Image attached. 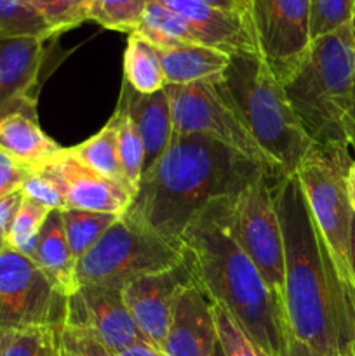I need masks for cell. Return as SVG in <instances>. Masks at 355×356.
Returning a JSON list of instances; mask_svg holds the SVG:
<instances>
[{
    "mask_svg": "<svg viewBox=\"0 0 355 356\" xmlns=\"http://www.w3.org/2000/svg\"><path fill=\"white\" fill-rule=\"evenodd\" d=\"M261 177L270 176L219 141L173 132L164 155L143 172L122 219L180 249L184 228L200 209L235 197Z\"/></svg>",
    "mask_w": 355,
    "mask_h": 356,
    "instance_id": "6da1fadb",
    "label": "cell"
},
{
    "mask_svg": "<svg viewBox=\"0 0 355 356\" xmlns=\"http://www.w3.org/2000/svg\"><path fill=\"white\" fill-rule=\"evenodd\" d=\"M232 202L233 197L216 198L191 218L180 240L181 257L212 302L223 306L265 355L281 356L291 337L284 305L237 240Z\"/></svg>",
    "mask_w": 355,
    "mask_h": 356,
    "instance_id": "7a4b0ae2",
    "label": "cell"
},
{
    "mask_svg": "<svg viewBox=\"0 0 355 356\" xmlns=\"http://www.w3.org/2000/svg\"><path fill=\"white\" fill-rule=\"evenodd\" d=\"M271 195L284 242V308L291 337L322 353L345 356L331 294L329 250L298 174L271 179Z\"/></svg>",
    "mask_w": 355,
    "mask_h": 356,
    "instance_id": "3957f363",
    "label": "cell"
},
{
    "mask_svg": "<svg viewBox=\"0 0 355 356\" xmlns=\"http://www.w3.org/2000/svg\"><path fill=\"white\" fill-rule=\"evenodd\" d=\"M282 86L313 146L350 148L347 125L355 89L352 23L313 38Z\"/></svg>",
    "mask_w": 355,
    "mask_h": 356,
    "instance_id": "277c9868",
    "label": "cell"
},
{
    "mask_svg": "<svg viewBox=\"0 0 355 356\" xmlns=\"http://www.w3.org/2000/svg\"><path fill=\"white\" fill-rule=\"evenodd\" d=\"M218 89L281 176L298 172L313 143L303 131L284 86L261 54H232Z\"/></svg>",
    "mask_w": 355,
    "mask_h": 356,
    "instance_id": "5b68a950",
    "label": "cell"
},
{
    "mask_svg": "<svg viewBox=\"0 0 355 356\" xmlns=\"http://www.w3.org/2000/svg\"><path fill=\"white\" fill-rule=\"evenodd\" d=\"M355 156L350 148L313 146L298 169L312 218L329 250L338 278L347 291L355 292L350 266L352 205L348 200L347 174Z\"/></svg>",
    "mask_w": 355,
    "mask_h": 356,
    "instance_id": "8992f818",
    "label": "cell"
},
{
    "mask_svg": "<svg viewBox=\"0 0 355 356\" xmlns=\"http://www.w3.org/2000/svg\"><path fill=\"white\" fill-rule=\"evenodd\" d=\"M183 263L181 250L160 236L129 225L120 218L100 242L77 261L79 285L120 291L148 275L167 271Z\"/></svg>",
    "mask_w": 355,
    "mask_h": 356,
    "instance_id": "52a82bcc",
    "label": "cell"
},
{
    "mask_svg": "<svg viewBox=\"0 0 355 356\" xmlns=\"http://www.w3.org/2000/svg\"><path fill=\"white\" fill-rule=\"evenodd\" d=\"M164 90L169 97L173 129L176 134L211 138L260 165L271 179L281 176L277 165L258 146L239 115L221 96L218 86H166Z\"/></svg>",
    "mask_w": 355,
    "mask_h": 356,
    "instance_id": "ba28073f",
    "label": "cell"
},
{
    "mask_svg": "<svg viewBox=\"0 0 355 356\" xmlns=\"http://www.w3.org/2000/svg\"><path fill=\"white\" fill-rule=\"evenodd\" d=\"M232 219L239 243L268 289L284 305V242L271 195V177L254 181L233 197Z\"/></svg>",
    "mask_w": 355,
    "mask_h": 356,
    "instance_id": "9c48e42d",
    "label": "cell"
},
{
    "mask_svg": "<svg viewBox=\"0 0 355 356\" xmlns=\"http://www.w3.org/2000/svg\"><path fill=\"white\" fill-rule=\"evenodd\" d=\"M66 296L26 256L0 252V329L63 327Z\"/></svg>",
    "mask_w": 355,
    "mask_h": 356,
    "instance_id": "30bf717a",
    "label": "cell"
},
{
    "mask_svg": "<svg viewBox=\"0 0 355 356\" xmlns=\"http://www.w3.org/2000/svg\"><path fill=\"white\" fill-rule=\"evenodd\" d=\"M247 13L261 58L282 82L312 42L310 0H247Z\"/></svg>",
    "mask_w": 355,
    "mask_h": 356,
    "instance_id": "8fae6325",
    "label": "cell"
},
{
    "mask_svg": "<svg viewBox=\"0 0 355 356\" xmlns=\"http://www.w3.org/2000/svg\"><path fill=\"white\" fill-rule=\"evenodd\" d=\"M65 325L93 334L115 353L145 341L125 308L122 292L100 285H79L66 298Z\"/></svg>",
    "mask_w": 355,
    "mask_h": 356,
    "instance_id": "7c38bea8",
    "label": "cell"
},
{
    "mask_svg": "<svg viewBox=\"0 0 355 356\" xmlns=\"http://www.w3.org/2000/svg\"><path fill=\"white\" fill-rule=\"evenodd\" d=\"M194 277L184 263L167 271L148 275L122 289V299L146 343L162 351L174 302Z\"/></svg>",
    "mask_w": 355,
    "mask_h": 356,
    "instance_id": "4fadbf2b",
    "label": "cell"
},
{
    "mask_svg": "<svg viewBox=\"0 0 355 356\" xmlns=\"http://www.w3.org/2000/svg\"><path fill=\"white\" fill-rule=\"evenodd\" d=\"M45 40L31 35L0 37V118L13 113L37 118L35 89Z\"/></svg>",
    "mask_w": 355,
    "mask_h": 356,
    "instance_id": "5bb4252c",
    "label": "cell"
},
{
    "mask_svg": "<svg viewBox=\"0 0 355 356\" xmlns=\"http://www.w3.org/2000/svg\"><path fill=\"white\" fill-rule=\"evenodd\" d=\"M59 186L66 209L122 216L132 197L125 188L104 179L63 149L51 163L40 169Z\"/></svg>",
    "mask_w": 355,
    "mask_h": 356,
    "instance_id": "9a60e30c",
    "label": "cell"
},
{
    "mask_svg": "<svg viewBox=\"0 0 355 356\" xmlns=\"http://www.w3.org/2000/svg\"><path fill=\"white\" fill-rule=\"evenodd\" d=\"M218 344L214 302L194 280L174 302L162 353L164 356H211Z\"/></svg>",
    "mask_w": 355,
    "mask_h": 356,
    "instance_id": "2e32d148",
    "label": "cell"
},
{
    "mask_svg": "<svg viewBox=\"0 0 355 356\" xmlns=\"http://www.w3.org/2000/svg\"><path fill=\"white\" fill-rule=\"evenodd\" d=\"M187 19L200 42L226 54H260L256 37L247 16L218 9L202 0H157Z\"/></svg>",
    "mask_w": 355,
    "mask_h": 356,
    "instance_id": "e0dca14e",
    "label": "cell"
},
{
    "mask_svg": "<svg viewBox=\"0 0 355 356\" xmlns=\"http://www.w3.org/2000/svg\"><path fill=\"white\" fill-rule=\"evenodd\" d=\"M118 104L125 108L138 129L145 148V170L150 169L164 155L173 139L169 97L164 89L153 94H138L124 82Z\"/></svg>",
    "mask_w": 355,
    "mask_h": 356,
    "instance_id": "ac0fdd59",
    "label": "cell"
},
{
    "mask_svg": "<svg viewBox=\"0 0 355 356\" xmlns=\"http://www.w3.org/2000/svg\"><path fill=\"white\" fill-rule=\"evenodd\" d=\"M166 86H218L225 76L232 56L207 45H180L157 49Z\"/></svg>",
    "mask_w": 355,
    "mask_h": 356,
    "instance_id": "d6986e66",
    "label": "cell"
},
{
    "mask_svg": "<svg viewBox=\"0 0 355 356\" xmlns=\"http://www.w3.org/2000/svg\"><path fill=\"white\" fill-rule=\"evenodd\" d=\"M65 148L56 145L37 124V118L13 113L0 118V152L30 170L44 169Z\"/></svg>",
    "mask_w": 355,
    "mask_h": 356,
    "instance_id": "ffe728a7",
    "label": "cell"
},
{
    "mask_svg": "<svg viewBox=\"0 0 355 356\" xmlns=\"http://www.w3.org/2000/svg\"><path fill=\"white\" fill-rule=\"evenodd\" d=\"M31 261L66 298L79 289V282L75 277L77 263L66 240L61 211L49 212L38 235L37 250Z\"/></svg>",
    "mask_w": 355,
    "mask_h": 356,
    "instance_id": "44dd1931",
    "label": "cell"
},
{
    "mask_svg": "<svg viewBox=\"0 0 355 356\" xmlns=\"http://www.w3.org/2000/svg\"><path fill=\"white\" fill-rule=\"evenodd\" d=\"M132 33H138L155 49H171L195 44L204 45L183 16L171 10L169 7L162 6L157 0H150L141 24Z\"/></svg>",
    "mask_w": 355,
    "mask_h": 356,
    "instance_id": "7402d4cb",
    "label": "cell"
},
{
    "mask_svg": "<svg viewBox=\"0 0 355 356\" xmlns=\"http://www.w3.org/2000/svg\"><path fill=\"white\" fill-rule=\"evenodd\" d=\"M68 152L80 163L89 167L90 170H94L100 176H103L104 179L113 181V183L120 184L122 188L127 190L124 172H122L120 159H118L117 118L115 117H111L110 122L97 134H94L87 141L80 143V145L73 146V148H68Z\"/></svg>",
    "mask_w": 355,
    "mask_h": 356,
    "instance_id": "603a6c76",
    "label": "cell"
},
{
    "mask_svg": "<svg viewBox=\"0 0 355 356\" xmlns=\"http://www.w3.org/2000/svg\"><path fill=\"white\" fill-rule=\"evenodd\" d=\"M124 82L138 94H153L166 87L157 49L138 33H129L124 54Z\"/></svg>",
    "mask_w": 355,
    "mask_h": 356,
    "instance_id": "cb8c5ba5",
    "label": "cell"
},
{
    "mask_svg": "<svg viewBox=\"0 0 355 356\" xmlns=\"http://www.w3.org/2000/svg\"><path fill=\"white\" fill-rule=\"evenodd\" d=\"M120 216L104 214V212H87L77 209H63L61 219L65 226L66 240L72 250L73 259L77 261L86 256L101 236L108 232Z\"/></svg>",
    "mask_w": 355,
    "mask_h": 356,
    "instance_id": "d4e9b609",
    "label": "cell"
},
{
    "mask_svg": "<svg viewBox=\"0 0 355 356\" xmlns=\"http://www.w3.org/2000/svg\"><path fill=\"white\" fill-rule=\"evenodd\" d=\"M113 117L117 118L118 159H120L122 172H124L129 193L134 197L139 190L143 170H145V148H143L134 122L122 104H118Z\"/></svg>",
    "mask_w": 355,
    "mask_h": 356,
    "instance_id": "484cf974",
    "label": "cell"
},
{
    "mask_svg": "<svg viewBox=\"0 0 355 356\" xmlns=\"http://www.w3.org/2000/svg\"><path fill=\"white\" fill-rule=\"evenodd\" d=\"M61 327L0 329V356H59Z\"/></svg>",
    "mask_w": 355,
    "mask_h": 356,
    "instance_id": "4316f807",
    "label": "cell"
},
{
    "mask_svg": "<svg viewBox=\"0 0 355 356\" xmlns=\"http://www.w3.org/2000/svg\"><path fill=\"white\" fill-rule=\"evenodd\" d=\"M49 212H51V209L44 207V205L37 204L35 200L23 195L16 218H14L9 233L6 236L7 249L33 259L38 235H40V229L47 219Z\"/></svg>",
    "mask_w": 355,
    "mask_h": 356,
    "instance_id": "83f0119b",
    "label": "cell"
},
{
    "mask_svg": "<svg viewBox=\"0 0 355 356\" xmlns=\"http://www.w3.org/2000/svg\"><path fill=\"white\" fill-rule=\"evenodd\" d=\"M150 0H90L87 6V19L94 21L106 30H138Z\"/></svg>",
    "mask_w": 355,
    "mask_h": 356,
    "instance_id": "f1b7e54d",
    "label": "cell"
},
{
    "mask_svg": "<svg viewBox=\"0 0 355 356\" xmlns=\"http://www.w3.org/2000/svg\"><path fill=\"white\" fill-rule=\"evenodd\" d=\"M54 37L56 31L23 0H0V37Z\"/></svg>",
    "mask_w": 355,
    "mask_h": 356,
    "instance_id": "f546056e",
    "label": "cell"
},
{
    "mask_svg": "<svg viewBox=\"0 0 355 356\" xmlns=\"http://www.w3.org/2000/svg\"><path fill=\"white\" fill-rule=\"evenodd\" d=\"M355 0H310V37L317 38L352 23Z\"/></svg>",
    "mask_w": 355,
    "mask_h": 356,
    "instance_id": "4dcf8cb0",
    "label": "cell"
},
{
    "mask_svg": "<svg viewBox=\"0 0 355 356\" xmlns=\"http://www.w3.org/2000/svg\"><path fill=\"white\" fill-rule=\"evenodd\" d=\"M214 320L225 356H267L247 337L235 318L223 306L214 305Z\"/></svg>",
    "mask_w": 355,
    "mask_h": 356,
    "instance_id": "1f68e13d",
    "label": "cell"
},
{
    "mask_svg": "<svg viewBox=\"0 0 355 356\" xmlns=\"http://www.w3.org/2000/svg\"><path fill=\"white\" fill-rule=\"evenodd\" d=\"M31 10L38 14L56 35L75 28L87 21L86 10L73 0H23Z\"/></svg>",
    "mask_w": 355,
    "mask_h": 356,
    "instance_id": "d6a6232c",
    "label": "cell"
},
{
    "mask_svg": "<svg viewBox=\"0 0 355 356\" xmlns=\"http://www.w3.org/2000/svg\"><path fill=\"white\" fill-rule=\"evenodd\" d=\"M59 356H117V353L93 334L63 325L59 330Z\"/></svg>",
    "mask_w": 355,
    "mask_h": 356,
    "instance_id": "836d02e7",
    "label": "cell"
},
{
    "mask_svg": "<svg viewBox=\"0 0 355 356\" xmlns=\"http://www.w3.org/2000/svg\"><path fill=\"white\" fill-rule=\"evenodd\" d=\"M21 191H23L24 197L31 198L37 204L51 209V211H63V209H66L65 197H63L59 186L42 170L31 174L26 179V183L23 184Z\"/></svg>",
    "mask_w": 355,
    "mask_h": 356,
    "instance_id": "e575fe53",
    "label": "cell"
},
{
    "mask_svg": "<svg viewBox=\"0 0 355 356\" xmlns=\"http://www.w3.org/2000/svg\"><path fill=\"white\" fill-rule=\"evenodd\" d=\"M33 172H37V170H30L19 165L10 156L0 152V198L14 193V191H19Z\"/></svg>",
    "mask_w": 355,
    "mask_h": 356,
    "instance_id": "d590c367",
    "label": "cell"
},
{
    "mask_svg": "<svg viewBox=\"0 0 355 356\" xmlns=\"http://www.w3.org/2000/svg\"><path fill=\"white\" fill-rule=\"evenodd\" d=\"M21 200H23V191L21 190L0 198V236L2 238H6L7 233H9L10 225H13L17 209L21 205Z\"/></svg>",
    "mask_w": 355,
    "mask_h": 356,
    "instance_id": "8d00e7d4",
    "label": "cell"
},
{
    "mask_svg": "<svg viewBox=\"0 0 355 356\" xmlns=\"http://www.w3.org/2000/svg\"><path fill=\"white\" fill-rule=\"evenodd\" d=\"M281 356H340V355L322 353V351L313 350V348H310L308 344L301 343V341L294 339V337H289L287 348H285V351Z\"/></svg>",
    "mask_w": 355,
    "mask_h": 356,
    "instance_id": "74e56055",
    "label": "cell"
},
{
    "mask_svg": "<svg viewBox=\"0 0 355 356\" xmlns=\"http://www.w3.org/2000/svg\"><path fill=\"white\" fill-rule=\"evenodd\" d=\"M117 356H164V353L159 348L152 346V344L146 343V341H141V343L131 344V346L125 348V350L118 351Z\"/></svg>",
    "mask_w": 355,
    "mask_h": 356,
    "instance_id": "f35d334b",
    "label": "cell"
},
{
    "mask_svg": "<svg viewBox=\"0 0 355 356\" xmlns=\"http://www.w3.org/2000/svg\"><path fill=\"white\" fill-rule=\"evenodd\" d=\"M202 2L209 3L212 7H218V9L230 10V13H237L249 17V13H247V0H202Z\"/></svg>",
    "mask_w": 355,
    "mask_h": 356,
    "instance_id": "ab89813d",
    "label": "cell"
},
{
    "mask_svg": "<svg viewBox=\"0 0 355 356\" xmlns=\"http://www.w3.org/2000/svg\"><path fill=\"white\" fill-rule=\"evenodd\" d=\"M347 190H348V200H350L352 211L355 212V160L352 162L350 169L347 174Z\"/></svg>",
    "mask_w": 355,
    "mask_h": 356,
    "instance_id": "60d3db41",
    "label": "cell"
},
{
    "mask_svg": "<svg viewBox=\"0 0 355 356\" xmlns=\"http://www.w3.org/2000/svg\"><path fill=\"white\" fill-rule=\"evenodd\" d=\"M348 145H350V149H354L355 153V89H354V104H352L350 115H348Z\"/></svg>",
    "mask_w": 355,
    "mask_h": 356,
    "instance_id": "b9f144b4",
    "label": "cell"
},
{
    "mask_svg": "<svg viewBox=\"0 0 355 356\" xmlns=\"http://www.w3.org/2000/svg\"><path fill=\"white\" fill-rule=\"evenodd\" d=\"M350 266L355 280V212L352 214V228H350Z\"/></svg>",
    "mask_w": 355,
    "mask_h": 356,
    "instance_id": "7bdbcfd3",
    "label": "cell"
},
{
    "mask_svg": "<svg viewBox=\"0 0 355 356\" xmlns=\"http://www.w3.org/2000/svg\"><path fill=\"white\" fill-rule=\"evenodd\" d=\"M73 2H75L77 6L82 7L84 10H87V6H89V3H90V0H73ZM86 16H87V14H86Z\"/></svg>",
    "mask_w": 355,
    "mask_h": 356,
    "instance_id": "ee69618b",
    "label": "cell"
},
{
    "mask_svg": "<svg viewBox=\"0 0 355 356\" xmlns=\"http://www.w3.org/2000/svg\"><path fill=\"white\" fill-rule=\"evenodd\" d=\"M211 356H225V353H223V350H221V344H218V346H216V350L212 351Z\"/></svg>",
    "mask_w": 355,
    "mask_h": 356,
    "instance_id": "f6af8a7d",
    "label": "cell"
},
{
    "mask_svg": "<svg viewBox=\"0 0 355 356\" xmlns=\"http://www.w3.org/2000/svg\"><path fill=\"white\" fill-rule=\"evenodd\" d=\"M6 238H2V236H0V252H2L3 249H6Z\"/></svg>",
    "mask_w": 355,
    "mask_h": 356,
    "instance_id": "bcb514c9",
    "label": "cell"
},
{
    "mask_svg": "<svg viewBox=\"0 0 355 356\" xmlns=\"http://www.w3.org/2000/svg\"><path fill=\"white\" fill-rule=\"evenodd\" d=\"M352 31H354V38H355V10H354V17H352Z\"/></svg>",
    "mask_w": 355,
    "mask_h": 356,
    "instance_id": "7dc6e473",
    "label": "cell"
}]
</instances>
